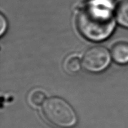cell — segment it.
Wrapping results in <instances>:
<instances>
[{
	"label": "cell",
	"mask_w": 128,
	"mask_h": 128,
	"mask_svg": "<svg viewBox=\"0 0 128 128\" xmlns=\"http://www.w3.org/2000/svg\"><path fill=\"white\" fill-rule=\"evenodd\" d=\"M110 0H92L80 12L77 24L81 34L92 41L108 38L114 29Z\"/></svg>",
	"instance_id": "6da1fadb"
},
{
	"label": "cell",
	"mask_w": 128,
	"mask_h": 128,
	"mask_svg": "<svg viewBox=\"0 0 128 128\" xmlns=\"http://www.w3.org/2000/svg\"><path fill=\"white\" fill-rule=\"evenodd\" d=\"M42 112L48 121L58 128H72L78 122V117L72 106L64 100L53 97L42 105Z\"/></svg>",
	"instance_id": "7a4b0ae2"
},
{
	"label": "cell",
	"mask_w": 128,
	"mask_h": 128,
	"mask_svg": "<svg viewBox=\"0 0 128 128\" xmlns=\"http://www.w3.org/2000/svg\"><path fill=\"white\" fill-rule=\"evenodd\" d=\"M111 55L107 49L94 46L89 49L83 56L82 67L87 71L98 73L104 71L110 66Z\"/></svg>",
	"instance_id": "3957f363"
},
{
	"label": "cell",
	"mask_w": 128,
	"mask_h": 128,
	"mask_svg": "<svg viewBox=\"0 0 128 128\" xmlns=\"http://www.w3.org/2000/svg\"><path fill=\"white\" fill-rule=\"evenodd\" d=\"M111 56L116 63L121 65L128 64V43L120 42L115 44L111 50Z\"/></svg>",
	"instance_id": "277c9868"
},
{
	"label": "cell",
	"mask_w": 128,
	"mask_h": 128,
	"mask_svg": "<svg viewBox=\"0 0 128 128\" xmlns=\"http://www.w3.org/2000/svg\"><path fill=\"white\" fill-rule=\"evenodd\" d=\"M46 97L45 91L42 89L36 88L31 90L28 94V102L34 108H39L44 104Z\"/></svg>",
	"instance_id": "5b68a950"
},
{
	"label": "cell",
	"mask_w": 128,
	"mask_h": 128,
	"mask_svg": "<svg viewBox=\"0 0 128 128\" xmlns=\"http://www.w3.org/2000/svg\"><path fill=\"white\" fill-rule=\"evenodd\" d=\"M82 66L80 58L76 55H70L65 59L63 62L64 71L68 74L71 75L78 73Z\"/></svg>",
	"instance_id": "8992f818"
},
{
	"label": "cell",
	"mask_w": 128,
	"mask_h": 128,
	"mask_svg": "<svg viewBox=\"0 0 128 128\" xmlns=\"http://www.w3.org/2000/svg\"><path fill=\"white\" fill-rule=\"evenodd\" d=\"M116 18L121 26L128 28V0H122L120 2L116 8Z\"/></svg>",
	"instance_id": "52a82bcc"
},
{
	"label": "cell",
	"mask_w": 128,
	"mask_h": 128,
	"mask_svg": "<svg viewBox=\"0 0 128 128\" xmlns=\"http://www.w3.org/2000/svg\"><path fill=\"white\" fill-rule=\"evenodd\" d=\"M0 23H1V28H0V35L2 36L6 32L8 28V23L6 18L4 17L2 14H1V18H0Z\"/></svg>",
	"instance_id": "ba28073f"
}]
</instances>
